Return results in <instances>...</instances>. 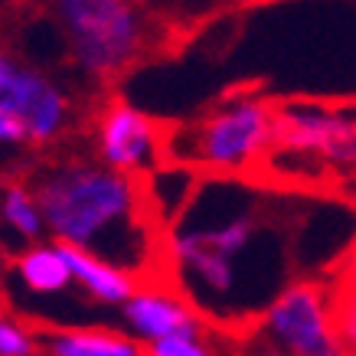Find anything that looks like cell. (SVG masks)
Returning <instances> with one entry per match:
<instances>
[{"label":"cell","mask_w":356,"mask_h":356,"mask_svg":"<svg viewBox=\"0 0 356 356\" xmlns=\"http://www.w3.org/2000/svg\"><path fill=\"white\" fill-rule=\"evenodd\" d=\"M124 324L140 343L173 334H203V311L180 288L163 281H140V288L121 304Z\"/></svg>","instance_id":"obj_8"},{"label":"cell","mask_w":356,"mask_h":356,"mask_svg":"<svg viewBox=\"0 0 356 356\" xmlns=\"http://www.w3.org/2000/svg\"><path fill=\"white\" fill-rule=\"evenodd\" d=\"M43 346L49 356H144V343L131 334H115L105 327H59L46 330Z\"/></svg>","instance_id":"obj_10"},{"label":"cell","mask_w":356,"mask_h":356,"mask_svg":"<svg viewBox=\"0 0 356 356\" xmlns=\"http://www.w3.org/2000/svg\"><path fill=\"white\" fill-rule=\"evenodd\" d=\"M259 356H291V353H284V350H268V353H259Z\"/></svg>","instance_id":"obj_18"},{"label":"cell","mask_w":356,"mask_h":356,"mask_svg":"<svg viewBox=\"0 0 356 356\" xmlns=\"http://www.w3.org/2000/svg\"><path fill=\"white\" fill-rule=\"evenodd\" d=\"M0 356H33V353H0Z\"/></svg>","instance_id":"obj_19"},{"label":"cell","mask_w":356,"mask_h":356,"mask_svg":"<svg viewBox=\"0 0 356 356\" xmlns=\"http://www.w3.org/2000/svg\"><path fill=\"white\" fill-rule=\"evenodd\" d=\"M147 177L115 170L102 161L49 163L36 177V203L56 242L88 248L140 281L170 275L167 229L157 222V206L147 193Z\"/></svg>","instance_id":"obj_1"},{"label":"cell","mask_w":356,"mask_h":356,"mask_svg":"<svg viewBox=\"0 0 356 356\" xmlns=\"http://www.w3.org/2000/svg\"><path fill=\"white\" fill-rule=\"evenodd\" d=\"M261 327L275 350L291 356H346L324 281L304 278L284 284L261 314Z\"/></svg>","instance_id":"obj_5"},{"label":"cell","mask_w":356,"mask_h":356,"mask_svg":"<svg viewBox=\"0 0 356 356\" xmlns=\"http://www.w3.org/2000/svg\"><path fill=\"white\" fill-rule=\"evenodd\" d=\"M0 111H10L26 124L30 144H49L69 128L72 102L53 79L0 46Z\"/></svg>","instance_id":"obj_6"},{"label":"cell","mask_w":356,"mask_h":356,"mask_svg":"<svg viewBox=\"0 0 356 356\" xmlns=\"http://www.w3.org/2000/svg\"><path fill=\"white\" fill-rule=\"evenodd\" d=\"M0 216H3V222H7L17 236L26 238V242L40 238L46 229V219H43L40 203H36V193L20 184H13L3 190V196H0Z\"/></svg>","instance_id":"obj_12"},{"label":"cell","mask_w":356,"mask_h":356,"mask_svg":"<svg viewBox=\"0 0 356 356\" xmlns=\"http://www.w3.org/2000/svg\"><path fill=\"white\" fill-rule=\"evenodd\" d=\"M163 131L144 111L124 102H108L98 115V154L102 161L124 173H151L157 163L167 161Z\"/></svg>","instance_id":"obj_7"},{"label":"cell","mask_w":356,"mask_h":356,"mask_svg":"<svg viewBox=\"0 0 356 356\" xmlns=\"http://www.w3.org/2000/svg\"><path fill=\"white\" fill-rule=\"evenodd\" d=\"M26 140H30L26 124L10 111H0V147H17V144H26Z\"/></svg>","instance_id":"obj_17"},{"label":"cell","mask_w":356,"mask_h":356,"mask_svg":"<svg viewBox=\"0 0 356 356\" xmlns=\"http://www.w3.org/2000/svg\"><path fill=\"white\" fill-rule=\"evenodd\" d=\"M350 184H356V170H353V180H350Z\"/></svg>","instance_id":"obj_20"},{"label":"cell","mask_w":356,"mask_h":356,"mask_svg":"<svg viewBox=\"0 0 356 356\" xmlns=\"http://www.w3.org/2000/svg\"><path fill=\"white\" fill-rule=\"evenodd\" d=\"M330 307L346 356H356V291H330Z\"/></svg>","instance_id":"obj_14"},{"label":"cell","mask_w":356,"mask_h":356,"mask_svg":"<svg viewBox=\"0 0 356 356\" xmlns=\"http://www.w3.org/2000/svg\"><path fill=\"white\" fill-rule=\"evenodd\" d=\"M59 245H63L65 261H69V268L76 275V284L88 298H95L98 304H124L140 288V278L134 271L121 268V265L102 259V255L88 252V248L69 245V242H59Z\"/></svg>","instance_id":"obj_9"},{"label":"cell","mask_w":356,"mask_h":356,"mask_svg":"<svg viewBox=\"0 0 356 356\" xmlns=\"http://www.w3.org/2000/svg\"><path fill=\"white\" fill-rule=\"evenodd\" d=\"M144 356H213L203 334H173L144 343Z\"/></svg>","instance_id":"obj_13"},{"label":"cell","mask_w":356,"mask_h":356,"mask_svg":"<svg viewBox=\"0 0 356 356\" xmlns=\"http://www.w3.org/2000/svg\"><path fill=\"white\" fill-rule=\"evenodd\" d=\"M278 134V102L242 92L184 128L163 131L167 161L200 167L209 177L261 170Z\"/></svg>","instance_id":"obj_2"},{"label":"cell","mask_w":356,"mask_h":356,"mask_svg":"<svg viewBox=\"0 0 356 356\" xmlns=\"http://www.w3.org/2000/svg\"><path fill=\"white\" fill-rule=\"evenodd\" d=\"M13 275L36 298L65 294L76 284V275L69 268L59 242H53V245H30L26 252H20L17 261H13Z\"/></svg>","instance_id":"obj_11"},{"label":"cell","mask_w":356,"mask_h":356,"mask_svg":"<svg viewBox=\"0 0 356 356\" xmlns=\"http://www.w3.org/2000/svg\"><path fill=\"white\" fill-rule=\"evenodd\" d=\"M56 13L76 65L98 82L124 76L151 49L154 26L138 0H59Z\"/></svg>","instance_id":"obj_4"},{"label":"cell","mask_w":356,"mask_h":356,"mask_svg":"<svg viewBox=\"0 0 356 356\" xmlns=\"http://www.w3.org/2000/svg\"><path fill=\"white\" fill-rule=\"evenodd\" d=\"M275 167L288 180H353L356 102H284L278 134L261 170Z\"/></svg>","instance_id":"obj_3"},{"label":"cell","mask_w":356,"mask_h":356,"mask_svg":"<svg viewBox=\"0 0 356 356\" xmlns=\"http://www.w3.org/2000/svg\"><path fill=\"white\" fill-rule=\"evenodd\" d=\"M327 288H330V291H356V236H353V242L346 245L343 255H340L334 275L327 281Z\"/></svg>","instance_id":"obj_16"},{"label":"cell","mask_w":356,"mask_h":356,"mask_svg":"<svg viewBox=\"0 0 356 356\" xmlns=\"http://www.w3.org/2000/svg\"><path fill=\"white\" fill-rule=\"evenodd\" d=\"M33 350H36V340L30 330L0 317V353H33Z\"/></svg>","instance_id":"obj_15"}]
</instances>
